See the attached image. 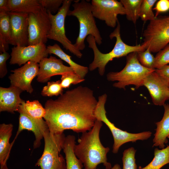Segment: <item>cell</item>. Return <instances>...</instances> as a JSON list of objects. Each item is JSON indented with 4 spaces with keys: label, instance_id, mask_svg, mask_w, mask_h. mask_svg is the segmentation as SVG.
I'll list each match as a JSON object with an SVG mask.
<instances>
[{
    "label": "cell",
    "instance_id": "4fadbf2b",
    "mask_svg": "<svg viewBox=\"0 0 169 169\" xmlns=\"http://www.w3.org/2000/svg\"><path fill=\"white\" fill-rule=\"evenodd\" d=\"M22 104L20 105L17 110L19 113V125L15 136L12 142L14 143L21 131L27 130L32 131L34 135L35 140L33 142V147L36 149L40 146L44 133L49 129L48 127L43 119L37 120L28 115L24 110Z\"/></svg>",
    "mask_w": 169,
    "mask_h": 169
},
{
    "label": "cell",
    "instance_id": "83f0119b",
    "mask_svg": "<svg viewBox=\"0 0 169 169\" xmlns=\"http://www.w3.org/2000/svg\"><path fill=\"white\" fill-rule=\"evenodd\" d=\"M157 1L156 0H142L139 13V17L142 20L151 21L155 18L152 7Z\"/></svg>",
    "mask_w": 169,
    "mask_h": 169
},
{
    "label": "cell",
    "instance_id": "74e56055",
    "mask_svg": "<svg viewBox=\"0 0 169 169\" xmlns=\"http://www.w3.org/2000/svg\"><path fill=\"white\" fill-rule=\"evenodd\" d=\"M8 2V0H0V10L8 11L7 9Z\"/></svg>",
    "mask_w": 169,
    "mask_h": 169
},
{
    "label": "cell",
    "instance_id": "6da1fadb",
    "mask_svg": "<svg viewBox=\"0 0 169 169\" xmlns=\"http://www.w3.org/2000/svg\"><path fill=\"white\" fill-rule=\"evenodd\" d=\"M97 102L93 91L82 86L66 91L55 100H48L44 119L49 132L59 133L70 130L82 133L90 130L96 120Z\"/></svg>",
    "mask_w": 169,
    "mask_h": 169
},
{
    "label": "cell",
    "instance_id": "2e32d148",
    "mask_svg": "<svg viewBox=\"0 0 169 169\" xmlns=\"http://www.w3.org/2000/svg\"><path fill=\"white\" fill-rule=\"evenodd\" d=\"M39 69L37 76V81L44 83L50 80L51 78L56 75H62L74 72L69 66L63 64L62 60L54 56L43 59L39 63Z\"/></svg>",
    "mask_w": 169,
    "mask_h": 169
},
{
    "label": "cell",
    "instance_id": "603a6c76",
    "mask_svg": "<svg viewBox=\"0 0 169 169\" xmlns=\"http://www.w3.org/2000/svg\"><path fill=\"white\" fill-rule=\"evenodd\" d=\"M11 36L10 12L0 10V51L7 52L9 49Z\"/></svg>",
    "mask_w": 169,
    "mask_h": 169
},
{
    "label": "cell",
    "instance_id": "5b68a950",
    "mask_svg": "<svg viewBox=\"0 0 169 169\" xmlns=\"http://www.w3.org/2000/svg\"><path fill=\"white\" fill-rule=\"evenodd\" d=\"M73 1V9L69 10L67 16L75 17L79 22V34L74 46L79 51L84 50L85 47L84 40L89 35L93 36L96 43L100 45L102 39L92 12L91 3L84 0Z\"/></svg>",
    "mask_w": 169,
    "mask_h": 169
},
{
    "label": "cell",
    "instance_id": "8992f818",
    "mask_svg": "<svg viewBox=\"0 0 169 169\" xmlns=\"http://www.w3.org/2000/svg\"><path fill=\"white\" fill-rule=\"evenodd\" d=\"M43 138V152L35 166L41 169H66V161L60 154L65 138L64 133H52L49 129L44 132Z\"/></svg>",
    "mask_w": 169,
    "mask_h": 169
},
{
    "label": "cell",
    "instance_id": "5bb4252c",
    "mask_svg": "<svg viewBox=\"0 0 169 169\" xmlns=\"http://www.w3.org/2000/svg\"><path fill=\"white\" fill-rule=\"evenodd\" d=\"M39 69L38 63L29 61L20 68L11 70L12 73L8 77L11 86L32 93L33 89L31 83L37 76Z\"/></svg>",
    "mask_w": 169,
    "mask_h": 169
},
{
    "label": "cell",
    "instance_id": "7402d4cb",
    "mask_svg": "<svg viewBox=\"0 0 169 169\" xmlns=\"http://www.w3.org/2000/svg\"><path fill=\"white\" fill-rule=\"evenodd\" d=\"M75 143V137L74 135H68L65 137L63 150L65 155L66 169H82L84 166L74 154Z\"/></svg>",
    "mask_w": 169,
    "mask_h": 169
},
{
    "label": "cell",
    "instance_id": "7c38bea8",
    "mask_svg": "<svg viewBox=\"0 0 169 169\" xmlns=\"http://www.w3.org/2000/svg\"><path fill=\"white\" fill-rule=\"evenodd\" d=\"M10 64L19 66L29 61L38 63L47 58L49 53L45 44L40 43L25 46H14L12 48Z\"/></svg>",
    "mask_w": 169,
    "mask_h": 169
},
{
    "label": "cell",
    "instance_id": "8fae6325",
    "mask_svg": "<svg viewBox=\"0 0 169 169\" xmlns=\"http://www.w3.org/2000/svg\"><path fill=\"white\" fill-rule=\"evenodd\" d=\"M91 9L95 18L104 21L107 26L114 28L118 21V15L125 14L120 1L116 0H92Z\"/></svg>",
    "mask_w": 169,
    "mask_h": 169
},
{
    "label": "cell",
    "instance_id": "4316f807",
    "mask_svg": "<svg viewBox=\"0 0 169 169\" xmlns=\"http://www.w3.org/2000/svg\"><path fill=\"white\" fill-rule=\"evenodd\" d=\"M22 104L27 113L32 117L37 120L43 119L46 113L45 109L38 100H28Z\"/></svg>",
    "mask_w": 169,
    "mask_h": 169
},
{
    "label": "cell",
    "instance_id": "1f68e13d",
    "mask_svg": "<svg viewBox=\"0 0 169 169\" xmlns=\"http://www.w3.org/2000/svg\"><path fill=\"white\" fill-rule=\"evenodd\" d=\"M85 80L74 72L68 73L61 75V85L63 88H69L71 84H76Z\"/></svg>",
    "mask_w": 169,
    "mask_h": 169
},
{
    "label": "cell",
    "instance_id": "d6986e66",
    "mask_svg": "<svg viewBox=\"0 0 169 169\" xmlns=\"http://www.w3.org/2000/svg\"><path fill=\"white\" fill-rule=\"evenodd\" d=\"M163 106V116L160 121L155 123L156 128L154 135L152 146H158L161 149L165 148V144L168 142L167 138H169V105L165 103Z\"/></svg>",
    "mask_w": 169,
    "mask_h": 169
},
{
    "label": "cell",
    "instance_id": "d4e9b609",
    "mask_svg": "<svg viewBox=\"0 0 169 169\" xmlns=\"http://www.w3.org/2000/svg\"><path fill=\"white\" fill-rule=\"evenodd\" d=\"M169 163V145L161 149L156 148L154 151V157L152 161L143 167L138 169H160Z\"/></svg>",
    "mask_w": 169,
    "mask_h": 169
},
{
    "label": "cell",
    "instance_id": "3957f363",
    "mask_svg": "<svg viewBox=\"0 0 169 169\" xmlns=\"http://www.w3.org/2000/svg\"><path fill=\"white\" fill-rule=\"evenodd\" d=\"M117 24L116 28L109 35L111 39L114 38H116L115 44L112 50L108 53H103L99 50L93 36L89 35L86 38L88 47L92 49L94 55L93 60L89 65V70L92 71L98 68L99 73L101 76L104 74L105 68L108 63L114 58L126 56L134 52L144 51L146 49V45L145 44L132 46L124 43L121 38L120 25L118 21Z\"/></svg>",
    "mask_w": 169,
    "mask_h": 169
},
{
    "label": "cell",
    "instance_id": "60d3db41",
    "mask_svg": "<svg viewBox=\"0 0 169 169\" xmlns=\"http://www.w3.org/2000/svg\"><path fill=\"white\" fill-rule=\"evenodd\" d=\"M168 96L169 100V90L168 92Z\"/></svg>",
    "mask_w": 169,
    "mask_h": 169
},
{
    "label": "cell",
    "instance_id": "52a82bcc",
    "mask_svg": "<svg viewBox=\"0 0 169 169\" xmlns=\"http://www.w3.org/2000/svg\"><path fill=\"white\" fill-rule=\"evenodd\" d=\"M107 97L106 94L98 97L95 114L96 119L104 123L111 132L114 141L112 149V152L114 153H117L120 147L124 144L129 142H135L138 140H146L151 136L152 133L150 131L132 133L116 127L109 120L106 115L105 105Z\"/></svg>",
    "mask_w": 169,
    "mask_h": 169
},
{
    "label": "cell",
    "instance_id": "ab89813d",
    "mask_svg": "<svg viewBox=\"0 0 169 169\" xmlns=\"http://www.w3.org/2000/svg\"><path fill=\"white\" fill-rule=\"evenodd\" d=\"M0 169H9L7 166V164L4 165L2 167H0Z\"/></svg>",
    "mask_w": 169,
    "mask_h": 169
},
{
    "label": "cell",
    "instance_id": "7a4b0ae2",
    "mask_svg": "<svg viewBox=\"0 0 169 169\" xmlns=\"http://www.w3.org/2000/svg\"><path fill=\"white\" fill-rule=\"evenodd\" d=\"M103 123L96 120L92 128L82 133L75 144L74 152L76 157L83 163L84 169H96L102 163L106 169H110L111 165L107 161V154L110 149L102 144L100 133Z\"/></svg>",
    "mask_w": 169,
    "mask_h": 169
},
{
    "label": "cell",
    "instance_id": "277c9868",
    "mask_svg": "<svg viewBox=\"0 0 169 169\" xmlns=\"http://www.w3.org/2000/svg\"><path fill=\"white\" fill-rule=\"evenodd\" d=\"M155 70L143 66L138 60L137 52H134L127 56L126 65L121 70L110 72L106 77L109 81L117 82L113 84L115 87L125 90L127 86L133 85L138 89L143 86L146 77Z\"/></svg>",
    "mask_w": 169,
    "mask_h": 169
},
{
    "label": "cell",
    "instance_id": "d590c367",
    "mask_svg": "<svg viewBox=\"0 0 169 169\" xmlns=\"http://www.w3.org/2000/svg\"><path fill=\"white\" fill-rule=\"evenodd\" d=\"M155 72L169 88V65H166L159 68L156 69Z\"/></svg>",
    "mask_w": 169,
    "mask_h": 169
},
{
    "label": "cell",
    "instance_id": "cb8c5ba5",
    "mask_svg": "<svg viewBox=\"0 0 169 169\" xmlns=\"http://www.w3.org/2000/svg\"><path fill=\"white\" fill-rule=\"evenodd\" d=\"M41 8L38 0H8L7 6L10 12L28 13L37 12Z\"/></svg>",
    "mask_w": 169,
    "mask_h": 169
},
{
    "label": "cell",
    "instance_id": "f35d334b",
    "mask_svg": "<svg viewBox=\"0 0 169 169\" xmlns=\"http://www.w3.org/2000/svg\"><path fill=\"white\" fill-rule=\"evenodd\" d=\"M110 169H121L120 166L118 164H115L113 167H111Z\"/></svg>",
    "mask_w": 169,
    "mask_h": 169
},
{
    "label": "cell",
    "instance_id": "9a60e30c",
    "mask_svg": "<svg viewBox=\"0 0 169 169\" xmlns=\"http://www.w3.org/2000/svg\"><path fill=\"white\" fill-rule=\"evenodd\" d=\"M28 14L10 12L11 36L9 44L14 46L28 45Z\"/></svg>",
    "mask_w": 169,
    "mask_h": 169
},
{
    "label": "cell",
    "instance_id": "f546056e",
    "mask_svg": "<svg viewBox=\"0 0 169 169\" xmlns=\"http://www.w3.org/2000/svg\"><path fill=\"white\" fill-rule=\"evenodd\" d=\"M136 150L133 147L125 150L123 153V169H137L135 158Z\"/></svg>",
    "mask_w": 169,
    "mask_h": 169
},
{
    "label": "cell",
    "instance_id": "4dcf8cb0",
    "mask_svg": "<svg viewBox=\"0 0 169 169\" xmlns=\"http://www.w3.org/2000/svg\"><path fill=\"white\" fill-rule=\"evenodd\" d=\"M137 57L140 64L144 67L149 69L154 68L155 57L151 53L149 49L137 52Z\"/></svg>",
    "mask_w": 169,
    "mask_h": 169
},
{
    "label": "cell",
    "instance_id": "8d00e7d4",
    "mask_svg": "<svg viewBox=\"0 0 169 169\" xmlns=\"http://www.w3.org/2000/svg\"><path fill=\"white\" fill-rule=\"evenodd\" d=\"M156 11L155 18L161 13L167 12L169 10V0H160L157 2L155 7L153 9Z\"/></svg>",
    "mask_w": 169,
    "mask_h": 169
},
{
    "label": "cell",
    "instance_id": "e0dca14e",
    "mask_svg": "<svg viewBox=\"0 0 169 169\" xmlns=\"http://www.w3.org/2000/svg\"><path fill=\"white\" fill-rule=\"evenodd\" d=\"M143 86L149 91L153 103L156 105L162 106L169 100V88L155 70L145 79Z\"/></svg>",
    "mask_w": 169,
    "mask_h": 169
},
{
    "label": "cell",
    "instance_id": "30bf717a",
    "mask_svg": "<svg viewBox=\"0 0 169 169\" xmlns=\"http://www.w3.org/2000/svg\"><path fill=\"white\" fill-rule=\"evenodd\" d=\"M28 21V45L46 44L51 27L47 11L42 7L37 12L29 13Z\"/></svg>",
    "mask_w": 169,
    "mask_h": 169
},
{
    "label": "cell",
    "instance_id": "d6a6232c",
    "mask_svg": "<svg viewBox=\"0 0 169 169\" xmlns=\"http://www.w3.org/2000/svg\"><path fill=\"white\" fill-rule=\"evenodd\" d=\"M169 64V44L159 51L155 57L154 68H159Z\"/></svg>",
    "mask_w": 169,
    "mask_h": 169
},
{
    "label": "cell",
    "instance_id": "e575fe53",
    "mask_svg": "<svg viewBox=\"0 0 169 169\" xmlns=\"http://www.w3.org/2000/svg\"><path fill=\"white\" fill-rule=\"evenodd\" d=\"M10 55L7 52L0 53V78H2L7 74L8 70L6 62L9 58Z\"/></svg>",
    "mask_w": 169,
    "mask_h": 169
},
{
    "label": "cell",
    "instance_id": "ba28073f",
    "mask_svg": "<svg viewBox=\"0 0 169 169\" xmlns=\"http://www.w3.org/2000/svg\"><path fill=\"white\" fill-rule=\"evenodd\" d=\"M143 36V43L151 52H158L163 49L169 43V16H158L150 21Z\"/></svg>",
    "mask_w": 169,
    "mask_h": 169
},
{
    "label": "cell",
    "instance_id": "836d02e7",
    "mask_svg": "<svg viewBox=\"0 0 169 169\" xmlns=\"http://www.w3.org/2000/svg\"><path fill=\"white\" fill-rule=\"evenodd\" d=\"M43 8L51 13L57 12L62 5L63 0H38Z\"/></svg>",
    "mask_w": 169,
    "mask_h": 169
},
{
    "label": "cell",
    "instance_id": "ac0fdd59",
    "mask_svg": "<svg viewBox=\"0 0 169 169\" xmlns=\"http://www.w3.org/2000/svg\"><path fill=\"white\" fill-rule=\"evenodd\" d=\"M23 91L14 86L0 87V112L7 111L13 114L25 101L20 97Z\"/></svg>",
    "mask_w": 169,
    "mask_h": 169
},
{
    "label": "cell",
    "instance_id": "ffe728a7",
    "mask_svg": "<svg viewBox=\"0 0 169 169\" xmlns=\"http://www.w3.org/2000/svg\"><path fill=\"white\" fill-rule=\"evenodd\" d=\"M13 125L11 123L0 125V167L7 164L13 144L10 143Z\"/></svg>",
    "mask_w": 169,
    "mask_h": 169
},
{
    "label": "cell",
    "instance_id": "484cf974",
    "mask_svg": "<svg viewBox=\"0 0 169 169\" xmlns=\"http://www.w3.org/2000/svg\"><path fill=\"white\" fill-rule=\"evenodd\" d=\"M125 10L127 19L135 24L139 17L142 0H120Z\"/></svg>",
    "mask_w": 169,
    "mask_h": 169
},
{
    "label": "cell",
    "instance_id": "9c48e42d",
    "mask_svg": "<svg viewBox=\"0 0 169 169\" xmlns=\"http://www.w3.org/2000/svg\"><path fill=\"white\" fill-rule=\"evenodd\" d=\"M71 0H63L62 5L57 13L53 15L47 11L49 16L51 24L50 32L48 36V39L54 40L60 43L66 50L78 58H81L82 54L78 49L65 34V20L72 2Z\"/></svg>",
    "mask_w": 169,
    "mask_h": 169
},
{
    "label": "cell",
    "instance_id": "f1b7e54d",
    "mask_svg": "<svg viewBox=\"0 0 169 169\" xmlns=\"http://www.w3.org/2000/svg\"><path fill=\"white\" fill-rule=\"evenodd\" d=\"M63 88L61 85V80L50 81L47 83V85L44 86L41 92L43 96L52 97L58 96L63 94Z\"/></svg>",
    "mask_w": 169,
    "mask_h": 169
},
{
    "label": "cell",
    "instance_id": "44dd1931",
    "mask_svg": "<svg viewBox=\"0 0 169 169\" xmlns=\"http://www.w3.org/2000/svg\"><path fill=\"white\" fill-rule=\"evenodd\" d=\"M47 49L49 54H53L60 59L67 63L73 69L74 71L82 79L84 78L88 72V67L79 64L71 59V56L65 53L60 46L56 44L53 45L47 46Z\"/></svg>",
    "mask_w": 169,
    "mask_h": 169
}]
</instances>
